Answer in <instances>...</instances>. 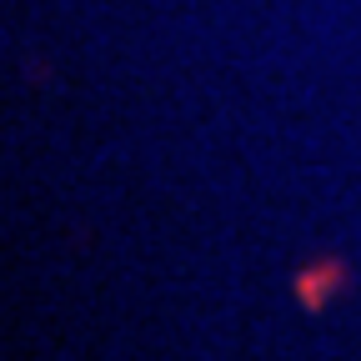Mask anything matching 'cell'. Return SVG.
<instances>
[{
    "mask_svg": "<svg viewBox=\"0 0 361 361\" xmlns=\"http://www.w3.org/2000/svg\"><path fill=\"white\" fill-rule=\"evenodd\" d=\"M336 281H346V271L326 261V266H316V271H306V276L296 281V296H301V301H306V306L316 311V306L326 301V286H336Z\"/></svg>",
    "mask_w": 361,
    "mask_h": 361,
    "instance_id": "1",
    "label": "cell"
}]
</instances>
